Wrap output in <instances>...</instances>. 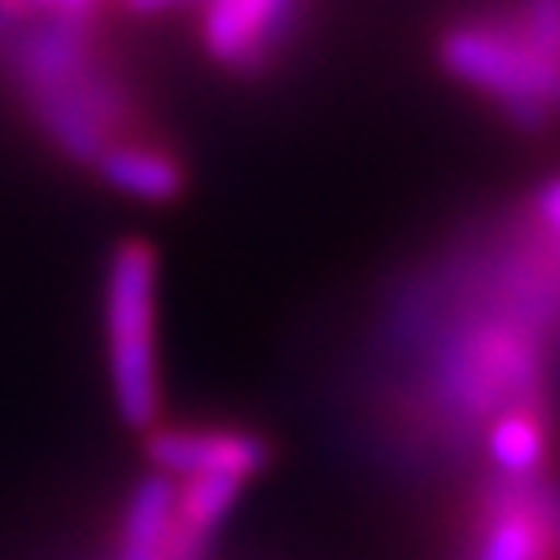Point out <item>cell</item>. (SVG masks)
I'll return each mask as SVG.
<instances>
[{
  "mask_svg": "<svg viewBox=\"0 0 560 560\" xmlns=\"http://www.w3.org/2000/svg\"><path fill=\"white\" fill-rule=\"evenodd\" d=\"M145 457L162 478H200V474L254 478L270 457V448L261 436L237 428H179V432H145Z\"/></svg>",
  "mask_w": 560,
  "mask_h": 560,
  "instance_id": "3",
  "label": "cell"
},
{
  "mask_svg": "<svg viewBox=\"0 0 560 560\" xmlns=\"http://www.w3.org/2000/svg\"><path fill=\"white\" fill-rule=\"evenodd\" d=\"M101 166L117 187L133 191V196H141V200H166V196H175V187H179L175 162L154 154V150H145V145L108 150V154L101 159Z\"/></svg>",
  "mask_w": 560,
  "mask_h": 560,
  "instance_id": "5",
  "label": "cell"
},
{
  "mask_svg": "<svg viewBox=\"0 0 560 560\" xmlns=\"http://www.w3.org/2000/svg\"><path fill=\"white\" fill-rule=\"evenodd\" d=\"M436 560H560V448L532 469L444 481Z\"/></svg>",
  "mask_w": 560,
  "mask_h": 560,
  "instance_id": "1",
  "label": "cell"
},
{
  "mask_svg": "<svg viewBox=\"0 0 560 560\" xmlns=\"http://www.w3.org/2000/svg\"><path fill=\"white\" fill-rule=\"evenodd\" d=\"M287 0H212L208 46L224 62H245L261 50Z\"/></svg>",
  "mask_w": 560,
  "mask_h": 560,
  "instance_id": "4",
  "label": "cell"
},
{
  "mask_svg": "<svg viewBox=\"0 0 560 560\" xmlns=\"http://www.w3.org/2000/svg\"><path fill=\"white\" fill-rule=\"evenodd\" d=\"M154 287L159 266L150 245L125 241L104 287V340H108V382L120 420L150 432L162 411L159 340H154Z\"/></svg>",
  "mask_w": 560,
  "mask_h": 560,
  "instance_id": "2",
  "label": "cell"
}]
</instances>
